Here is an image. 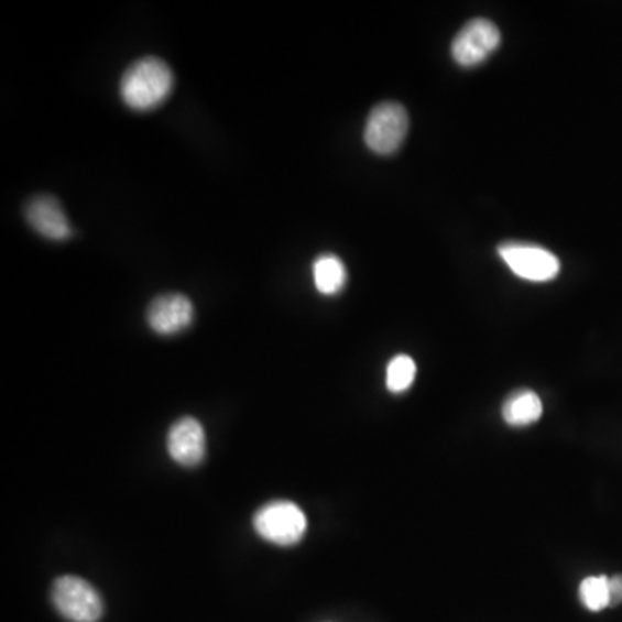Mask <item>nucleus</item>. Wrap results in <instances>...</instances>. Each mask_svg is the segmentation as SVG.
Wrapping results in <instances>:
<instances>
[{
    "mask_svg": "<svg viewBox=\"0 0 622 622\" xmlns=\"http://www.w3.org/2000/svg\"><path fill=\"white\" fill-rule=\"evenodd\" d=\"M173 73L157 57L139 59L123 73L120 94L124 105L135 111H151L168 99L173 90Z\"/></svg>",
    "mask_w": 622,
    "mask_h": 622,
    "instance_id": "obj_1",
    "label": "nucleus"
},
{
    "mask_svg": "<svg viewBox=\"0 0 622 622\" xmlns=\"http://www.w3.org/2000/svg\"><path fill=\"white\" fill-rule=\"evenodd\" d=\"M51 597L57 612L72 622H97L105 614L101 594L78 576L57 578Z\"/></svg>",
    "mask_w": 622,
    "mask_h": 622,
    "instance_id": "obj_2",
    "label": "nucleus"
},
{
    "mask_svg": "<svg viewBox=\"0 0 622 622\" xmlns=\"http://www.w3.org/2000/svg\"><path fill=\"white\" fill-rule=\"evenodd\" d=\"M410 120L406 109L397 102H381L372 109L365 124V144L373 153L393 154L400 149L408 133Z\"/></svg>",
    "mask_w": 622,
    "mask_h": 622,
    "instance_id": "obj_3",
    "label": "nucleus"
},
{
    "mask_svg": "<svg viewBox=\"0 0 622 622\" xmlns=\"http://www.w3.org/2000/svg\"><path fill=\"white\" fill-rule=\"evenodd\" d=\"M254 530L273 545L293 546L305 536L306 517L296 503L273 502L258 510Z\"/></svg>",
    "mask_w": 622,
    "mask_h": 622,
    "instance_id": "obj_4",
    "label": "nucleus"
},
{
    "mask_svg": "<svg viewBox=\"0 0 622 622\" xmlns=\"http://www.w3.org/2000/svg\"><path fill=\"white\" fill-rule=\"evenodd\" d=\"M498 253L517 277L531 282H548L560 272V261L550 251L531 244L500 245Z\"/></svg>",
    "mask_w": 622,
    "mask_h": 622,
    "instance_id": "obj_5",
    "label": "nucleus"
},
{
    "mask_svg": "<svg viewBox=\"0 0 622 622\" xmlns=\"http://www.w3.org/2000/svg\"><path fill=\"white\" fill-rule=\"evenodd\" d=\"M502 41L500 30L491 21L472 20L463 26L451 44L454 59L460 66H478L496 51Z\"/></svg>",
    "mask_w": 622,
    "mask_h": 622,
    "instance_id": "obj_6",
    "label": "nucleus"
},
{
    "mask_svg": "<svg viewBox=\"0 0 622 622\" xmlns=\"http://www.w3.org/2000/svg\"><path fill=\"white\" fill-rule=\"evenodd\" d=\"M194 306L184 294L157 296L148 309V324L161 336H172L190 326Z\"/></svg>",
    "mask_w": 622,
    "mask_h": 622,
    "instance_id": "obj_7",
    "label": "nucleus"
},
{
    "mask_svg": "<svg viewBox=\"0 0 622 622\" xmlns=\"http://www.w3.org/2000/svg\"><path fill=\"white\" fill-rule=\"evenodd\" d=\"M168 454L175 462L184 467H194L203 462L206 438L199 421L184 417L173 424L168 433Z\"/></svg>",
    "mask_w": 622,
    "mask_h": 622,
    "instance_id": "obj_8",
    "label": "nucleus"
},
{
    "mask_svg": "<svg viewBox=\"0 0 622 622\" xmlns=\"http://www.w3.org/2000/svg\"><path fill=\"white\" fill-rule=\"evenodd\" d=\"M26 220L33 230L51 241H66L72 238L73 229L69 226L65 211L61 208L56 197L36 196L26 206Z\"/></svg>",
    "mask_w": 622,
    "mask_h": 622,
    "instance_id": "obj_9",
    "label": "nucleus"
},
{
    "mask_svg": "<svg viewBox=\"0 0 622 622\" xmlns=\"http://www.w3.org/2000/svg\"><path fill=\"white\" fill-rule=\"evenodd\" d=\"M542 414V400L538 394L530 390L515 391L503 403L502 415L510 426H530L538 422Z\"/></svg>",
    "mask_w": 622,
    "mask_h": 622,
    "instance_id": "obj_10",
    "label": "nucleus"
},
{
    "mask_svg": "<svg viewBox=\"0 0 622 622\" xmlns=\"http://www.w3.org/2000/svg\"><path fill=\"white\" fill-rule=\"evenodd\" d=\"M314 281L318 293L326 296L341 293L346 284V266L334 254H321L314 263Z\"/></svg>",
    "mask_w": 622,
    "mask_h": 622,
    "instance_id": "obj_11",
    "label": "nucleus"
},
{
    "mask_svg": "<svg viewBox=\"0 0 622 622\" xmlns=\"http://www.w3.org/2000/svg\"><path fill=\"white\" fill-rule=\"evenodd\" d=\"M579 599L588 611L600 612L611 607V591L607 576H590L579 587Z\"/></svg>",
    "mask_w": 622,
    "mask_h": 622,
    "instance_id": "obj_12",
    "label": "nucleus"
},
{
    "mask_svg": "<svg viewBox=\"0 0 622 622\" xmlns=\"http://www.w3.org/2000/svg\"><path fill=\"white\" fill-rule=\"evenodd\" d=\"M415 373H417V367L414 360L406 354H397L391 360L388 373H385L388 390L391 393H405L410 385L414 384Z\"/></svg>",
    "mask_w": 622,
    "mask_h": 622,
    "instance_id": "obj_13",
    "label": "nucleus"
},
{
    "mask_svg": "<svg viewBox=\"0 0 622 622\" xmlns=\"http://www.w3.org/2000/svg\"><path fill=\"white\" fill-rule=\"evenodd\" d=\"M609 591H611V607L622 603V575L609 578Z\"/></svg>",
    "mask_w": 622,
    "mask_h": 622,
    "instance_id": "obj_14",
    "label": "nucleus"
}]
</instances>
